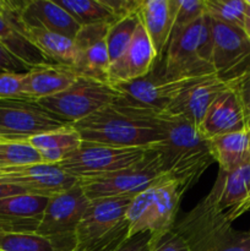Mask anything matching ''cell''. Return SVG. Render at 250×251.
<instances>
[{"label":"cell","mask_w":250,"mask_h":251,"mask_svg":"<svg viewBox=\"0 0 250 251\" xmlns=\"http://www.w3.org/2000/svg\"><path fill=\"white\" fill-rule=\"evenodd\" d=\"M73 126L82 141L118 147L151 149L166 137L163 114L117 102Z\"/></svg>","instance_id":"6da1fadb"},{"label":"cell","mask_w":250,"mask_h":251,"mask_svg":"<svg viewBox=\"0 0 250 251\" xmlns=\"http://www.w3.org/2000/svg\"><path fill=\"white\" fill-rule=\"evenodd\" d=\"M166 137L151 147L158 153L167 180L180 186L184 194L193 188L215 162L208 140L188 120L163 114Z\"/></svg>","instance_id":"7a4b0ae2"},{"label":"cell","mask_w":250,"mask_h":251,"mask_svg":"<svg viewBox=\"0 0 250 251\" xmlns=\"http://www.w3.org/2000/svg\"><path fill=\"white\" fill-rule=\"evenodd\" d=\"M232 225L211 190L172 230L185 240L189 251H250V232H240Z\"/></svg>","instance_id":"3957f363"},{"label":"cell","mask_w":250,"mask_h":251,"mask_svg":"<svg viewBox=\"0 0 250 251\" xmlns=\"http://www.w3.org/2000/svg\"><path fill=\"white\" fill-rule=\"evenodd\" d=\"M211 19L205 14L195 22L171 36L161 64L168 80H189L215 75L212 65Z\"/></svg>","instance_id":"277c9868"},{"label":"cell","mask_w":250,"mask_h":251,"mask_svg":"<svg viewBox=\"0 0 250 251\" xmlns=\"http://www.w3.org/2000/svg\"><path fill=\"white\" fill-rule=\"evenodd\" d=\"M184 191L172 180H164L134 196L126 210L129 238L151 234V248L161 242L175 225Z\"/></svg>","instance_id":"5b68a950"},{"label":"cell","mask_w":250,"mask_h":251,"mask_svg":"<svg viewBox=\"0 0 250 251\" xmlns=\"http://www.w3.org/2000/svg\"><path fill=\"white\" fill-rule=\"evenodd\" d=\"M132 198L91 201L75 233L76 248L86 251H113L129 239L126 210Z\"/></svg>","instance_id":"8992f818"},{"label":"cell","mask_w":250,"mask_h":251,"mask_svg":"<svg viewBox=\"0 0 250 251\" xmlns=\"http://www.w3.org/2000/svg\"><path fill=\"white\" fill-rule=\"evenodd\" d=\"M110 83L78 76L63 92L37 100L39 105L69 124H75L119 100Z\"/></svg>","instance_id":"52a82bcc"},{"label":"cell","mask_w":250,"mask_h":251,"mask_svg":"<svg viewBox=\"0 0 250 251\" xmlns=\"http://www.w3.org/2000/svg\"><path fill=\"white\" fill-rule=\"evenodd\" d=\"M147 150L82 141L68 159L59 163V167L78 181L93 180L134 166L144 158Z\"/></svg>","instance_id":"ba28073f"},{"label":"cell","mask_w":250,"mask_h":251,"mask_svg":"<svg viewBox=\"0 0 250 251\" xmlns=\"http://www.w3.org/2000/svg\"><path fill=\"white\" fill-rule=\"evenodd\" d=\"M164 180H167V178L162 169L158 153L153 149H149L144 158L129 168L102 178L78 183L82 186L86 196L93 201L123 196L134 198Z\"/></svg>","instance_id":"9c48e42d"},{"label":"cell","mask_w":250,"mask_h":251,"mask_svg":"<svg viewBox=\"0 0 250 251\" xmlns=\"http://www.w3.org/2000/svg\"><path fill=\"white\" fill-rule=\"evenodd\" d=\"M90 203L80 183L50 196L36 232L53 239L65 251L75 249L76 228Z\"/></svg>","instance_id":"30bf717a"},{"label":"cell","mask_w":250,"mask_h":251,"mask_svg":"<svg viewBox=\"0 0 250 251\" xmlns=\"http://www.w3.org/2000/svg\"><path fill=\"white\" fill-rule=\"evenodd\" d=\"M156 69L157 70L152 69L151 73L144 77L129 82L113 83L112 86L120 95L117 103L164 114L181 91L185 90L194 81L201 78L168 80L162 75L161 69L157 65Z\"/></svg>","instance_id":"8fae6325"},{"label":"cell","mask_w":250,"mask_h":251,"mask_svg":"<svg viewBox=\"0 0 250 251\" xmlns=\"http://www.w3.org/2000/svg\"><path fill=\"white\" fill-rule=\"evenodd\" d=\"M70 125L31 100H0L1 140L27 141L29 137Z\"/></svg>","instance_id":"7c38bea8"},{"label":"cell","mask_w":250,"mask_h":251,"mask_svg":"<svg viewBox=\"0 0 250 251\" xmlns=\"http://www.w3.org/2000/svg\"><path fill=\"white\" fill-rule=\"evenodd\" d=\"M212 65L215 75L225 85L250 71V41L243 29L211 20Z\"/></svg>","instance_id":"4fadbf2b"},{"label":"cell","mask_w":250,"mask_h":251,"mask_svg":"<svg viewBox=\"0 0 250 251\" xmlns=\"http://www.w3.org/2000/svg\"><path fill=\"white\" fill-rule=\"evenodd\" d=\"M109 26L108 24L82 26L74 38L73 69L78 76L108 82L110 60L107 34Z\"/></svg>","instance_id":"5bb4252c"},{"label":"cell","mask_w":250,"mask_h":251,"mask_svg":"<svg viewBox=\"0 0 250 251\" xmlns=\"http://www.w3.org/2000/svg\"><path fill=\"white\" fill-rule=\"evenodd\" d=\"M0 183L17 186L32 195L50 198L73 188L78 180L64 172L59 164L36 163L0 171Z\"/></svg>","instance_id":"9a60e30c"},{"label":"cell","mask_w":250,"mask_h":251,"mask_svg":"<svg viewBox=\"0 0 250 251\" xmlns=\"http://www.w3.org/2000/svg\"><path fill=\"white\" fill-rule=\"evenodd\" d=\"M227 87L216 75L198 78L179 93L164 114L184 118L199 130L208 107Z\"/></svg>","instance_id":"2e32d148"},{"label":"cell","mask_w":250,"mask_h":251,"mask_svg":"<svg viewBox=\"0 0 250 251\" xmlns=\"http://www.w3.org/2000/svg\"><path fill=\"white\" fill-rule=\"evenodd\" d=\"M156 63V53L151 39L141 22H139L129 48L119 60L110 65L108 82L113 85L144 77L151 73Z\"/></svg>","instance_id":"e0dca14e"},{"label":"cell","mask_w":250,"mask_h":251,"mask_svg":"<svg viewBox=\"0 0 250 251\" xmlns=\"http://www.w3.org/2000/svg\"><path fill=\"white\" fill-rule=\"evenodd\" d=\"M212 190L218 208L233 223L250 210V163L232 172L220 171Z\"/></svg>","instance_id":"ac0fdd59"},{"label":"cell","mask_w":250,"mask_h":251,"mask_svg":"<svg viewBox=\"0 0 250 251\" xmlns=\"http://www.w3.org/2000/svg\"><path fill=\"white\" fill-rule=\"evenodd\" d=\"M20 21L27 27L47 29L73 39L81 26L54 0L20 1Z\"/></svg>","instance_id":"d6986e66"},{"label":"cell","mask_w":250,"mask_h":251,"mask_svg":"<svg viewBox=\"0 0 250 251\" xmlns=\"http://www.w3.org/2000/svg\"><path fill=\"white\" fill-rule=\"evenodd\" d=\"M247 130L242 107L234 91L228 86L208 107L199 131L205 139Z\"/></svg>","instance_id":"ffe728a7"},{"label":"cell","mask_w":250,"mask_h":251,"mask_svg":"<svg viewBox=\"0 0 250 251\" xmlns=\"http://www.w3.org/2000/svg\"><path fill=\"white\" fill-rule=\"evenodd\" d=\"M77 77L73 68L59 64H42L25 74L22 91L27 100L37 102L65 91Z\"/></svg>","instance_id":"44dd1931"},{"label":"cell","mask_w":250,"mask_h":251,"mask_svg":"<svg viewBox=\"0 0 250 251\" xmlns=\"http://www.w3.org/2000/svg\"><path fill=\"white\" fill-rule=\"evenodd\" d=\"M137 15L151 39L157 63H161L173 28V0H141Z\"/></svg>","instance_id":"7402d4cb"},{"label":"cell","mask_w":250,"mask_h":251,"mask_svg":"<svg viewBox=\"0 0 250 251\" xmlns=\"http://www.w3.org/2000/svg\"><path fill=\"white\" fill-rule=\"evenodd\" d=\"M49 198L19 194L0 200V218L21 228L24 232H36L41 225Z\"/></svg>","instance_id":"603a6c76"},{"label":"cell","mask_w":250,"mask_h":251,"mask_svg":"<svg viewBox=\"0 0 250 251\" xmlns=\"http://www.w3.org/2000/svg\"><path fill=\"white\" fill-rule=\"evenodd\" d=\"M27 142L39 152L43 163L59 164L81 146L82 139L73 124H70L29 137Z\"/></svg>","instance_id":"cb8c5ba5"},{"label":"cell","mask_w":250,"mask_h":251,"mask_svg":"<svg viewBox=\"0 0 250 251\" xmlns=\"http://www.w3.org/2000/svg\"><path fill=\"white\" fill-rule=\"evenodd\" d=\"M208 145L220 171L232 172L250 163V130L212 137Z\"/></svg>","instance_id":"d4e9b609"},{"label":"cell","mask_w":250,"mask_h":251,"mask_svg":"<svg viewBox=\"0 0 250 251\" xmlns=\"http://www.w3.org/2000/svg\"><path fill=\"white\" fill-rule=\"evenodd\" d=\"M63 7L81 27L88 25L108 24L117 21L102 0H54Z\"/></svg>","instance_id":"484cf974"},{"label":"cell","mask_w":250,"mask_h":251,"mask_svg":"<svg viewBox=\"0 0 250 251\" xmlns=\"http://www.w3.org/2000/svg\"><path fill=\"white\" fill-rule=\"evenodd\" d=\"M0 43L31 68L49 63L31 42L27 41L2 17H0Z\"/></svg>","instance_id":"4316f807"},{"label":"cell","mask_w":250,"mask_h":251,"mask_svg":"<svg viewBox=\"0 0 250 251\" xmlns=\"http://www.w3.org/2000/svg\"><path fill=\"white\" fill-rule=\"evenodd\" d=\"M0 251H65L56 242L37 232L0 233Z\"/></svg>","instance_id":"83f0119b"},{"label":"cell","mask_w":250,"mask_h":251,"mask_svg":"<svg viewBox=\"0 0 250 251\" xmlns=\"http://www.w3.org/2000/svg\"><path fill=\"white\" fill-rule=\"evenodd\" d=\"M43 163L39 152L27 141L0 140V171Z\"/></svg>","instance_id":"f1b7e54d"},{"label":"cell","mask_w":250,"mask_h":251,"mask_svg":"<svg viewBox=\"0 0 250 251\" xmlns=\"http://www.w3.org/2000/svg\"><path fill=\"white\" fill-rule=\"evenodd\" d=\"M139 22V15L135 14L118 20L109 26L107 34V47L110 65L119 60L129 48Z\"/></svg>","instance_id":"f546056e"},{"label":"cell","mask_w":250,"mask_h":251,"mask_svg":"<svg viewBox=\"0 0 250 251\" xmlns=\"http://www.w3.org/2000/svg\"><path fill=\"white\" fill-rule=\"evenodd\" d=\"M203 5L211 20L243 29L247 12L245 0H203Z\"/></svg>","instance_id":"4dcf8cb0"},{"label":"cell","mask_w":250,"mask_h":251,"mask_svg":"<svg viewBox=\"0 0 250 251\" xmlns=\"http://www.w3.org/2000/svg\"><path fill=\"white\" fill-rule=\"evenodd\" d=\"M174 2V22L172 33H178L181 29L190 26L199 17L205 14L203 0H173Z\"/></svg>","instance_id":"1f68e13d"},{"label":"cell","mask_w":250,"mask_h":251,"mask_svg":"<svg viewBox=\"0 0 250 251\" xmlns=\"http://www.w3.org/2000/svg\"><path fill=\"white\" fill-rule=\"evenodd\" d=\"M25 74L0 73V100H27L22 91Z\"/></svg>","instance_id":"d6a6232c"},{"label":"cell","mask_w":250,"mask_h":251,"mask_svg":"<svg viewBox=\"0 0 250 251\" xmlns=\"http://www.w3.org/2000/svg\"><path fill=\"white\" fill-rule=\"evenodd\" d=\"M228 86L237 95L243 115H244L245 125H247V129L250 130V71Z\"/></svg>","instance_id":"836d02e7"},{"label":"cell","mask_w":250,"mask_h":251,"mask_svg":"<svg viewBox=\"0 0 250 251\" xmlns=\"http://www.w3.org/2000/svg\"><path fill=\"white\" fill-rule=\"evenodd\" d=\"M113 16L118 20L135 15L139 11L141 0H102Z\"/></svg>","instance_id":"e575fe53"},{"label":"cell","mask_w":250,"mask_h":251,"mask_svg":"<svg viewBox=\"0 0 250 251\" xmlns=\"http://www.w3.org/2000/svg\"><path fill=\"white\" fill-rule=\"evenodd\" d=\"M31 69L27 64L20 60L6 47L0 43V73H20L25 74Z\"/></svg>","instance_id":"d590c367"},{"label":"cell","mask_w":250,"mask_h":251,"mask_svg":"<svg viewBox=\"0 0 250 251\" xmlns=\"http://www.w3.org/2000/svg\"><path fill=\"white\" fill-rule=\"evenodd\" d=\"M151 251H189V248L185 240L174 230H172L161 242L153 245Z\"/></svg>","instance_id":"8d00e7d4"},{"label":"cell","mask_w":250,"mask_h":251,"mask_svg":"<svg viewBox=\"0 0 250 251\" xmlns=\"http://www.w3.org/2000/svg\"><path fill=\"white\" fill-rule=\"evenodd\" d=\"M113 251H151V234L145 232L134 235Z\"/></svg>","instance_id":"74e56055"},{"label":"cell","mask_w":250,"mask_h":251,"mask_svg":"<svg viewBox=\"0 0 250 251\" xmlns=\"http://www.w3.org/2000/svg\"><path fill=\"white\" fill-rule=\"evenodd\" d=\"M24 193L25 191L21 190L20 188H17V186L10 185V184L0 183V200L5 198H9V196L19 195V194H24Z\"/></svg>","instance_id":"f35d334b"},{"label":"cell","mask_w":250,"mask_h":251,"mask_svg":"<svg viewBox=\"0 0 250 251\" xmlns=\"http://www.w3.org/2000/svg\"><path fill=\"white\" fill-rule=\"evenodd\" d=\"M247 1V12H245L244 25H243V32L247 36V38L250 41V0H245Z\"/></svg>","instance_id":"ab89813d"},{"label":"cell","mask_w":250,"mask_h":251,"mask_svg":"<svg viewBox=\"0 0 250 251\" xmlns=\"http://www.w3.org/2000/svg\"><path fill=\"white\" fill-rule=\"evenodd\" d=\"M6 232H24V230H22L21 228L17 227V226L12 225V223L0 218V233H6Z\"/></svg>","instance_id":"60d3db41"},{"label":"cell","mask_w":250,"mask_h":251,"mask_svg":"<svg viewBox=\"0 0 250 251\" xmlns=\"http://www.w3.org/2000/svg\"><path fill=\"white\" fill-rule=\"evenodd\" d=\"M2 16V0H0V17Z\"/></svg>","instance_id":"b9f144b4"},{"label":"cell","mask_w":250,"mask_h":251,"mask_svg":"<svg viewBox=\"0 0 250 251\" xmlns=\"http://www.w3.org/2000/svg\"><path fill=\"white\" fill-rule=\"evenodd\" d=\"M70 251H86V250H82V249H78V248H75V249L70 250Z\"/></svg>","instance_id":"7bdbcfd3"},{"label":"cell","mask_w":250,"mask_h":251,"mask_svg":"<svg viewBox=\"0 0 250 251\" xmlns=\"http://www.w3.org/2000/svg\"><path fill=\"white\" fill-rule=\"evenodd\" d=\"M0 140H1V137H0Z\"/></svg>","instance_id":"ee69618b"}]
</instances>
